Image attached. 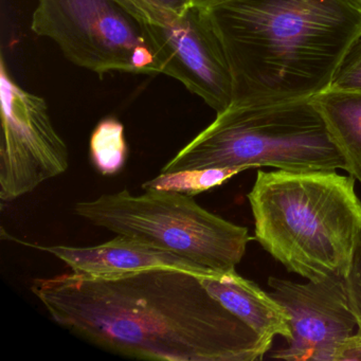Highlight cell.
I'll list each match as a JSON object with an SVG mask.
<instances>
[{
  "label": "cell",
  "mask_w": 361,
  "mask_h": 361,
  "mask_svg": "<svg viewBox=\"0 0 361 361\" xmlns=\"http://www.w3.org/2000/svg\"><path fill=\"white\" fill-rule=\"evenodd\" d=\"M329 88L361 90V37L348 49Z\"/></svg>",
  "instance_id": "cell-16"
},
{
  "label": "cell",
  "mask_w": 361,
  "mask_h": 361,
  "mask_svg": "<svg viewBox=\"0 0 361 361\" xmlns=\"http://www.w3.org/2000/svg\"><path fill=\"white\" fill-rule=\"evenodd\" d=\"M31 29L100 77L162 73L140 25L118 0H37Z\"/></svg>",
  "instance_id": "cell-6"
},
{
  "label": "cell",
  "mask_w": 361,
  "mask_h": 361,
  "mask_svg": "<svg viewBox=\"0 0 361 361\" xmlns=\"http://www.w3.org/2000/svg\"><path fill=\"white\" fill-rule=\"evenodd\" d=\"M31 290L58 324L104 350L145 360L255 361L271 350L215 299L200 276L151 268L59 274Z\"/></svg>",
  "instance_id": "cell-1"
},
{
  "label": "cell",
  "mask_w": 361,
  "mask_h": 361,
  "mask_svg": "<svg viewBox=\"0 0 361 361\" xmlns=\"http://www.w3.org/2000/svg\"><path fill=\"white\" fill-rule=\"evenodd\" d=\"M355 183L337 171H257L247 195L255 240L306 280L345 278L361 234Z\"/></svg>",
  "instance_id": "cell-3"
},
{
  "label": "cell",
  "mask_w": 361,
  "mask_h": 361,
  "mask_svg": "<svg viewBox=\"0 0 361 361\" xmlns=\"http://www.w3.org/2000/svg\"><path fill=\"white\" fill-rule=\"evenodd\" d=\"M345 171L310 100L234 104L177 153L161 173L209 168Z\"/></svg>",
  "instance_id": "cell-4"
},
{
  "label": "cell",
  "mask_w": 361,
  "mask_h": 361,
  "mask_svg": "<svg viewBox=\"0 0 361 361\" xmlns=\"http://www.w3.org/2000/svg\"><path fill=\"white\" fill-rule=\"evenodd\" d=\"M158 1L179 12L185 11L188 8L191 7L190 0H158Z\"/></svg>",
  "instance_id": "cell-17"
},
{
  "label": "cell",
  "mask_w": 361,
  "mask_h": 361,
  "mask_svg": "<svg viewBox=\"0 0 361 361\" xmlns=\"http://www.w3.org/2000/svg\"><path fill=\"white\" fill-rule=\"evenodd\" d=\"M227 54L234 104L310 100L361 37L348 0H226L207 9Z\"/></svg>",
  "instance_id": "cell-2"
},
{
  "label": "cell",
  "mask_w": 361,
  "mask_h": 361,
  "mask_svg": "<svg viewBox=\"0 0 361 361\" xmlns=\"http://www.w3.org/2000/svg\"><path fill=\"white\" fill-rule=\"evenodd\" d=\"M207 290L229 312L248 325L269 346L276 336H291L288 312L259 285L245 279L235 269L211 271L200 276Z\"/></svg>",
  "instance_id": "cell-11"
},
{
  "label": "cell",
  "mask_w": 361,
  "mask_h": 361,
  "mask_svg": "<svg viewBox=\"0 0 361 361\" xmlns=\"http://www.w3.org/2000/svg\"><path fill=\"white\" fill-rule=\"evenodd\" d=\"M243 171H246V169L228 166L160 173L155 178L143 183L142 189L145 191L153 189L164 190L195 196L223 185Z\"/></svg>",
  "instance_id": "cell-14"
},
{
  "label": "cell",
  "mask_w": 361,
  "mask_h": 361,
  "mask_svg": "<svg viewBox=\"0 0 361 361\" xmlns=\"http://www.w3.org/2000/svg\"><path fill=\"white\" fill-rule=\"evenodd\" d=\"M64 262L71 272L87 276H109L151 268H175L202 276L212 270L169 252L147 240L117 234L115 238L92 247L39 246Z\"/></svg>",
  "instance_id": "cell-10"
},
{
  "label": "cell",
  "mask_w": 361,
  "mask_h": 361,
  "mask_svg": "<svg viewBox=\"0 0 361 361\" xmlns=\"http://www.w3.org/2000/svg\"><path fill=\"white\" fill-rule=\"evenodd\" d=\"M147 37L162 73L180 82L217 113L233 102L227 54L208 11L191 6L179 12L158 0H118Z\"/></svg>",
  "instance_id": "cell-7"
},
{
  "label": "cell",
  "mask_w": 361,
  "mask_h": 361,
  "mask_svg": "<svg viewBox=\"0 0 361 361\" xmlns=\"http://www.w3.org/2000/svg\"><path fill=\"white\" fill-rule=\"evenodd\" d=\"M348 303L357 322V331L353 339L354 360H361V234L357 240L350 271L345 276Z\"/></svg>",
  "instance_id": "cell-15"
},
{
  "label": "cell",
  "mask_w": 361,
  "mask_h": 361,
  "mask_svg": "<svg viewBox=\"0 0 361 361\" xmlns=\"http://www.w3.org/2000/svg\"><path fill=\"white\" fill-rule=\"evenodd\" d=\"M224 1H226V0H190L191 6H195V7L206 10L213 7V6L224 3Z\"/></svg>",
  "instance_id": "cell-18"
},
{
  "label": "cell",
  "mask_w": 361,
  "mask_h": 361,
  "mask_svg": "<svg viewBox=\"0 0 361 361\" xmlns=\"http://www.w3.org/2000/svg\"><path fill=\"white\" fill-rule=\"evenodd\" d=\"M348 1L361 14V0H348Z\"/></svg>",
  "instance_id": "cell-19"
},
{
  "label": "cell",
  "mask_w": 361,
  "mask_h": 361,
  "mask_svg": "<svg viewBox=\"0 0 361 361\" xmlns=\"http://www.w3.org/2000/svg\"><path fill=\"white\" fill-rule=\"evenodd\" d=\"M310 102L341 154L345 172L361 183V90L327 88Z\"/></svg>",
  "instance_id": "cell-12"
},
{
  "label": "cell",
  "mask_w": 361,
  "mask_h": 361,
  "mask_svg": "<svg viewBox=\"0 0 361 361\" xmlns=\"http://www.w3.org/2000/svg\"><path fill=\"white\" fill-rule=\"evenodd\" d=\"M269 293L286 310L291 336L270 358L288 361L354 360L357 322L348 303L345 278L297 282L270 276Z\"/></svg>",
  "instance_id": "cell-9"
},
{
  "label": "cell",
  "mask_w": 361,
  "mask_h": 361,
  "mask_svg": "<svg viewBox=\"0 0 361 361\" xmlns=\"http://www.w3.org/2000/svg\"><path fill=\"white\" fill-rule=\"evenodd\" d=\"M90 154L92 166L101 174L119 173L128 155L123 124L114 117L101 120L90 137Z\"/></svg>",
  "instance_id": "cell-13"
},
{
  "label": "cell",
  "mask_w": 361,
  "mask_h": 361,
  "mask_svg": "<svg viewBox=\"0 0 361 361\" xmlns=\"http://www.w3.org/2000/svg\"><path fill=\"white\" fill-rule=\"evenodd\" d=\"M75 213L116 234L147 240L212 271L235 269L252 240L248 228L209 212L193 196L128 190L75 204Z\"/></svg>",
  "instance_id": "cell-5"
},
{
  "label": "cell",
  "mask_w": 361,
  "mask_h": 361,
  "mask_svg": "<svg viewBox=\"0 0 361 361\" xmlns=\"http://www.w3.org/2000/svg\"><path fill=\"white\" fill-rule=\"evenodd\" d=\"M3 138L0 145V200L13 202L69 166L68 147L52 124L45 99L16 83L5 59L0 62Z\"/></svg>",
  "instance_id": "cell-8"
}]
</instances>
